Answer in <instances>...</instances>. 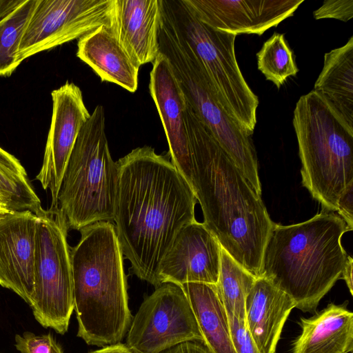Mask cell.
I'll return each mask as SVG.
<instances>
[{"label": "cell", "instance_id": "1", "mask_svg": "<svg viewBox=\"0 0 353 353\" xmlns=\"http://www.w3.org/2000/svg\"><path fill=\"white\" fill-rule=\"evenodd\" d=\"M114 219L132 272L155 288L160 264L179 232L196 221V196L169 154L139 147L117 161Z\"/></svg>", "mask_w": 353, "mask_h": 353}, {"label": "cell", "instance_id": "2", "mask_svg": "<svg viewBox=\"0 0 353 353\" xmlns=\"http://www.w3.org/2000/svg\"><path fill=\"white\" fill-rule=\"evenodd\" d=\"M185 122L193 163L192 190L203 223L234 261L259 277L274 222L261 196L187 102Z\"/></svg>", "mask_w": 353, "mask_h": 353}, {"label": "cell", "instance_id": "3", "mask_svg": "<svg viewBox=\"0 0 353 353\" xmlns=\"http://www.w3.org/2000/svg\"><path fill=\"white\" fill-rule=\"evenodd\" d=\"M348 231L341 216L323 211L299 223H274L259 276L289 295L295 307L314 312L341 277L347 257L341 238Z\"/></svg>", "mask_w": 353, "mask_h": 353}, {"label": "cell", "instance_id": "4", "mask_svg": "<svg viewBox=\"0 0 353 353\" xmlns=\"http://www.w3.org/2000/svg\"><path fill=\"white\" fill-rule=\"evenodd\" d=\"M79 231V243L70 248L77 336L98 347L120 343L132 316L114 224L100 221Z\"/></svg>", "mask_w": 353, "mask_h": 353}, {"label": "cell", "instance_id": "5", "mask_svg": "<svg viewBox=\"0 0 353 353\" xmlns=\"http://www.w3.org/2000/svg\"><path fill=\"white\" fill-rule=\"evenodd\" d=\"M292 123L302 184L323 209L335 212L340 196L353 183V133L314 90L296 102Z\"/></svg>", "mask_w": 353, "mask_h": 353}, {"label": "cell", "instance_id": "6", "mask_svg": "<svg viewBox=\"0 0 353 353\" xmlns=\"http://www.w3.org/2000/svg\"><path fill=\"white\" fill-rule=\"evenodd\" d=\"M105 128L104 108L98 105L79 132L59 188L58 205L69 228L113 222L119 168Z\"/></svg>", "mask_w": 353, "mask_h": 353}, {"label": "cell", "instance_id": "7", "mask_svg": "<svg viewBox=\"0 0 353 353\" xmlns=\"http://www.w3.org/2000/svg\"><path fill=\"white\" fill-rule=\"evenodd\" d=\"M159 43V52L167 58L185 101L261 196L258 160L251 136L221 107L205 69L165 14L161 18Z\"/></svg>", "mask_w": 353, "mask_h": 353}, {"label": "cell", "instance_id": "8", "mask_svg": "<svg viewBox=\"0 0 353 353\" xmlns=\"http://www.w3.org/2000/svg\"><path fill=\"white\" fill-rule=\"evenodd\" d=\"M161 6L179 36L205 69L221 107L252 136L259 101L239 68L234 48L236 35L203 23L184 0H161Z\"/></svg>", "mask_w": 353, "mask_h": 353}, {"label": "cell", "instance_id": "9", "mask_svg": "<svg viewBox=\"0 0 353 353\" xmlns=\"http://www.w3.org/2000/svg\"><path fill=\"white\" fill-rule=\"evenodd\" d=\"M36 214L34 292L29 305L43 327L64 334L74 310L69 226L59 207L41 208Z\"/></svg>", "mask_w": 353, "mask_h": 353}, {"label": "cell", "instance_id": "10", "mask_svg": "<svg viewBox=\"0 0 353 353\" xmlns=\"http://www.w3.org/2000/svg\"><path fill=\"white\" fill-rule=\"evenodd\" d=\"M125 343L134 353H161L203 338L181 285L163 283L145 298L127 332Z\"/></svg>", "mask_w": 353, "mask_h": 353}, {"label": "cell", "instance_id": "11", "mask_svg": "<svg viewBox=\"0 0 353 353\" xmlns=\"http://www.w3.org/2000/svg\"><path fill=\"white\" fill-rule=\"evenodd\" d=\"M114 0H37L17 52L21 63L42 51L111 27Z\"/></svg>", "mask_w": 353, "mask_h": 353}, {"label": "cell", "instance_id": "12", "mask_svg": "<svg viewBox=\"0 0 353 353\" xmlns=\"http://www.w3.org/2000/svg\"><path fill=\"white\" fill-rule=\"evenodd\" d=\"M52 114L43 159L36 176L43 189L50 190V208H58V194L70 155L88 112L79 86L67 81L52 93Z\"/></svg>", "mask_w": 353, "mask_h": 353}, {"label": "cell", "instance_id": "13", "mask_svg": "<svg viewBox=\"0 0 353 353\" xmlns=\"http://www.w3.org/2000/svg\"><path fill=\"white\" fill-rule=\"evenodd\" d=\"M199 19L232 34H263L292 17L304 0H184Z\"/></svg>", "mask_w": 353, "mask_h": 353}, {"label": "cell", "instance_id": "14", "mask_svg": "<svg viewBox=\"0 0 353 353\" xmlns=\"http://www.w3.org/2000/svg\"><path fill=\"white\" fill-rule=\"evenodd\" d=\"M221 245L203 223L196 220L179 232L159 267L161 284L218 282Z\"/></svg>", "mask_w": 353, "mask_h": 353}, {"label": "cell", "instance_id": "15", "mask_svg": "<svg viewBox=\"0 0 353 353\" xmlns=\"http://www.w3.org/2000/svg\"><path fill=\"white\" fill-rule=\"evenodd\" d=\"M38 217L28 211L0 214V285L28 305L34 292Z\"/></svg>", "mask_w": 353, "mask_h": 353}, {"label": "cell", "instance_id": "16", "mask_svg": "<svg viewBox=\"0 0 353 353\" xmlns=\"http://www.w3.org/2000/svg\"><path fill=\"white\" fill-rule=\"evenodd\" d=\"M149 90L159 114L172 163L192 189L193 163L185 122V100L167 58L152 63Z\"/></svg>", "mask_w": 353, "mask_h": 353}, {"label": "cell", "instance_id": "17", "mask_svg": "<svg viewBox=\"0 0 353 353\" xmlns=\"http://www.w3.org/2000/svg\"><path fill=\"white\" fill-rule=\"evenodd\" d=\"M161 0H114L111 30L139 66L153 63L159 52Z\"/></svg>", "mask_w": 353, "mask_h": 353}, {"label": "cell", "instance_id": "18", "mask_svg": "<svg viewBox=\"0 0 353 353\" xmlns=\"http://www.w3.org/2000/svg\"><path fill=\"white\" fill-rule=\"evenodd\" d=\"M292 299L267 279L257 277L245 299V325L260 353H275Z\"/></svg>", "mask_w": 353, "mask_h": 353}, {"label": "cell", "instance_id": "19", "mask_svg": "<svg viewBox=\"0 0 353 353\" xmlns=\"http://www.w3.org/2000/svg\"><path fill=\"white\" fill-rule=\"evenodd\" d=\"M77 57L102 81L115 83L130 92L137 90L140 66L130 58L110 27L102 26L79 38Z\"/></svg>", "mask_w": 353, "mask_h": 353}, {"label": "cell", "instance_id": "20", "mask_svg": "<svg viewBox=\"0 0 353 353\" xmlns=\"http://www.w3.org/2000/svg\"><path fill=\"white\" fill-rule=\"evenodd\" d=\"M301 329L292 353H352L353 313L345 305L329 304L310 318L301 317Z\"/></svg>", "mask_w": 353, "mask_h": 353}, {"label": "cell", "instance_id": "21", "mask_svg": "<svg viewBox=\"0 0 353 353\" xmlns=\"http://www.w3.org/2000/svg\"><path fill=\"white\" fill-rule=\"evenodd\" d=\"M313 90L353 133V37L325 54Z\"/></svg>", "mask_w": 353, "mask_h": 353}, {"label": "cell", "instance_id": "22", "mask_svg": "<svg viewBox=\"0 0 353 353\" xmlns=\"http://www.w3.org/2000/svg\"><path fill=\"white\" fill-rule=\"evenodd\" d=\"M188 298L210 353H236L228 318L216 285L186 283L181 285Z\"/></svg>", "mask_w": 353, "mask_h": 353}, {"label": "cell", "instance_id": "23", "mask_svg": "<svg viewBox=\"0 0 353 353\" xmlns=\"http://www.w3.org/2000/svg\"><path fill=\"white\" fill-rule=\"evenodd\" d=\"M37 0H0V77L20 65L17 52Z\"/></svg>", "mask_w": 353, "mask_h": 353}, {"label": "cell", "instance_id": "24", "mask_svg": "<svg viewBox=\"0 0 353 353\" xmlns=\"http://www.w3.org/2000/svg\"><path fill=\"white\" fill-rule=\"evenodd\" d=\"M0 203L7 211L36 214L41 201L20 161L0 147Z\"/></svg>", "mask_w": 353, "mask_h": 353}, {"label": "cell", "instance_id": "25", "mask_svg": "<svg viewBox=\"0 0 353 353\" xmlns=\"http://www.w3.org/2000/svg\"><path fill=\"white\" fill-rule=\"evenodd\" d=\"M256 278L221 246L219 274L216 286L227 314L245 321V299Z\"/></svg>", "mask_w": 353, "mask_h": 353}, {"label": "cell", "instance_id": "26", "mask_svg": "<svg viewBox=\"0 0 353 353\" xmlns=\"http://www.w3.org/2000/svg\"><path fill=\"white\" fill-rule=\"evenodd\" d=\"M256 58L258 70L277 88L299 72L293 52L283 34L274 32L263 43Z\"/></svg>", "mask_w": 353, "mask_h": 353}, {"label": "cell", "instance_id": "27", "mask_svg": "<svg viewBox=\"0 0 353 353\" xmlns=\"http://www.w3.org/2000/svg\"><path fill=\"white\" fill-rule=\"evenodd\" d=\"M15 347L21 353H64L52 334L36 335L30 332L16 334Z\"/></svg>", "mask_w": 353, "mask_h": 353}, {"label": "cell", "instance_id": "28", "mask_svg": "<svg viewBox=\"0 0 353 353\" xmlns=\"http://www.w3.org/2000/svg\"><path fill=\"white\" fill-rule=\"evenodd\" d=\"M227 315L235 352L260 353L246 327L245 321H239L230 314Z\"/></svg>", "mask_w": 353, "mask_h": 353}, {"label": "cell", "instance_id": "29", "mask_svg": "<svg viewBox=\"0 0 353 353\" xmlns=\"http://www.w3.org/2000/svg\"><path fill=\"white\" fill-rule=\"evenodd\" d=\"M315 19H335L347 22L353 17V0H327L313 12Z\"/></svg>", "mask_w": 353, "mask_h": 353}, {"label": "cell", "instance_id": "30", "mask_svg": "<svg viewBox=\"0 0 353 353\" xmlns=\"http://www.w3.org/2000/svg\"><path fill=\"white\" fill-rule=\"evenodd\" d=\"M353 183L340 196L337 203V212L350 230L353 229Z\"/></svg>", "mask_w": 353, "mask_h": 353}, {"label": "cell", "instance_id": "31", "mask_svg": "<svg viewBox=\"0 0 353 353\" xmlns=\"http://www.w3.org/2000/svg\"><path fill=\"white\" fill-rule=\"evenodd\" d=\"M161 353H210L205 344L201 341H186Z\"/></svg>", "mask_w": 353, "mask_h": 353}, {"label": "cell", "instance_id": "32", "mask_svg": "<svg viewBox=\"0 0 353 353\" xmlns=\"http://www.w3.org/2000/svg\"><path fill=\"white\" fill-rule=\"evenodd\" d=\"M352 270L353 259L350 256L347 255L340 279L341 278L345 281L351 294H353Z\"/></svg>", "mask_w": 353, "mask_h": 353}, {"label": "cell", "instance_id": "33", "mask_svg": "<svg viewBox=\"0 0 353 353\" xmlns=\"http://www.w3.org/2000/svg\"><path fill=\"white\" fill-rule=\"evenodd\" d=\"M90 353H134L125 344L118 343L102 347Z\"/></svg>", "mask_w": 353, "mask_h": 353}, {"label": "cell", "instance_id": "34", "mask_svg": "<svg viewBox=\"0 0 353 353\" xmlns=\"http://www.w3.org/2000/svg\"><path fill=\"white\" fill-rule=\"evenodd\" d=\"M7 210L3 208V206L0 203V214L6 212Z\"/></svg>", "mask_w": 353, "mask_h": 353}]
</instances>
